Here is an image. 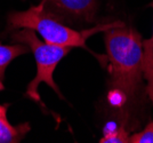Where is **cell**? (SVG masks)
Masks as SVG:
<instances>
[{
    "label": "cell",
    "mask_w": 153,
    "mask_h": 143,
    "mask_svg": "<svg viewBox=\"0 0 153 143\" xmlns=\"http://www.w3.org/2000/svg\"><path fill=\"white\" fill-rule=\"evenodd\" d=\"M111 86L127 98L143 88V39L140 33L123 22L104 31Z\"/></svg>",
    "instance_id": "cell-1"
},
{
    "label": "cell",
    "mask_w": 153,
    "mask_h": 143,
    "mask_svg": "<svg viewBox=\"0 0 153 143\" xmlns=\"http://www.w3.org/2000/svg\"><path fill=\"white\" fill-rule=\"evenodd\" d=\"M121 21H115L111 23H104L90 28L76 30L63 22L58 21L51 14L45 12L41 7H30L26 10L13 12L7 17V31H15L19 29H31L38 32L47 44L66 47H81L89 51L86 44L87 39L93 34L101 31H106L113 26L119 25ZM90 52V51H89Z\"/></svg>",
    "instance_id": "cell-2"
},
{
    "label": "cell",
    "mask_w": 153,
    "mask_h": 143,
    "mask_svg": "<svg viewBox=\"0 0 153 143\" xmlns=\"http://www.w3.org/2000/svg\"><path fill=\"white\" fill-rule=\"evenodd\" d=\"M12 39L15 42H21L29 46L30 51L34 55L36 64H37V74L29 83L25 91V96L32 101L41 103V98L39 95L38 88L40 84L45 83L57 94L61 98H63L62 93L54 81V71L58 63L72 51V47L58 46L53 44H47L46 41L40 40L36 34V31L31 29H19L15 30L12 34Z\"/></svg>",
    "instance_id": "cell-3"
},
{
    "label": "cell",
    "mask_w": 153,
    "mask_h": 143,
    "mask_svg": "<svg viewBox=\"0 0 153 143\" xmlns=\"http://www.w3.org/2000/svg\"><path fill=\"white\" fill-rule=\"evenodd\" d=\"M39 6L71 28L94 23L98 0H41Z\"/></svg>",
    "instance_id": "cell-4"
},
{
    "label": "cell",
    "mask_w": 153,
    "mask_h": 143,
    "mask_svg": "<svg viewBox=\"0 0 153 143\" xmlns=\"http://www.w3.org/2000/svg\"><path fill=\"white\" fill-rule=\"evenodd\" d=\"M9 103H0V143H19L30 132L29 123H22L13 126L7 119Z\"/></svg>",
    "instance_id": "cell-5"
},
{
    "label": "cell",
    "mask_w": 153,
    "mask_h": 143,
    "mask_svg": "<svg viewBox=\"0 0 153 143\" xmlns=\"http://www.w3.org/2000/svg\"><path fill=\"white\" fill-rule=\"evenodd\" d=\"M30 52L29 46L25 44H13L2 45L0 42V92L5 89V73L7 66L17 56Z\"/></svg>",
    "instance_id": "cell-6"
},
{
    "label": "cell",
    "mask_w": 153,
    "mask_h": 143,
    "mask_svg": "<svg viewBox=\"0 0 153 143\" xmlns=\"http://www.w3.org/2000/svg\"><path fill=\"white\" fill-rule=\"evenodd\" d=\"M150 6L153 9V1ZM143 76L147 83L153 81V29L151 38L143 40Z\"/></svg>",
    "instance_id": "cell-7"
},
{
    "label": "cell",
    "mask_w": 153,
    "mask_h": 143,
    "mask_svg": "<svg viewBox=\"0 0 153 143\" xmlns=\"http://www.w3.org/2000/svg\"><path fill=\"white\" fill-rule=\"evenodd\" d=\"M129 132L125 125L120 126H108L104 130V135L100 140L101 143H127L129 142Z\"/></svg>",
    "instance_id": "cell-8"
},
{
    "label": "cell",
    "mask_w": 153,
    "mask_h": 143,
    "mask_svg": "<svg viewBox=\"0 0 153 143\" xmlns=\"http://www.w3.org/2000/svg\"><path fill=\"white\" fill-rule=\"evenodd\" d=\"M130 143H153V120H150L147 125L137 133L129 136Z\"/></svg>",
    "instance_id": "cell-9"
},
{
    "label": "cell",
    "mask_w": 153,
    "mask_h": 143,
    "mask_svg": "<svg viewBox=\"0 0 153 143\" xmlns=\"http://www.w3.org/2000/svg\"><path fill=\"white\" fill-rule=\"evenodd\" d=\"M145 92H146V95L149 96V98L151 100V102L153 104V81L147 83V86L145 87Z\"/></svg>",
    "instance_id": "cell-10"
}]
</instances>
